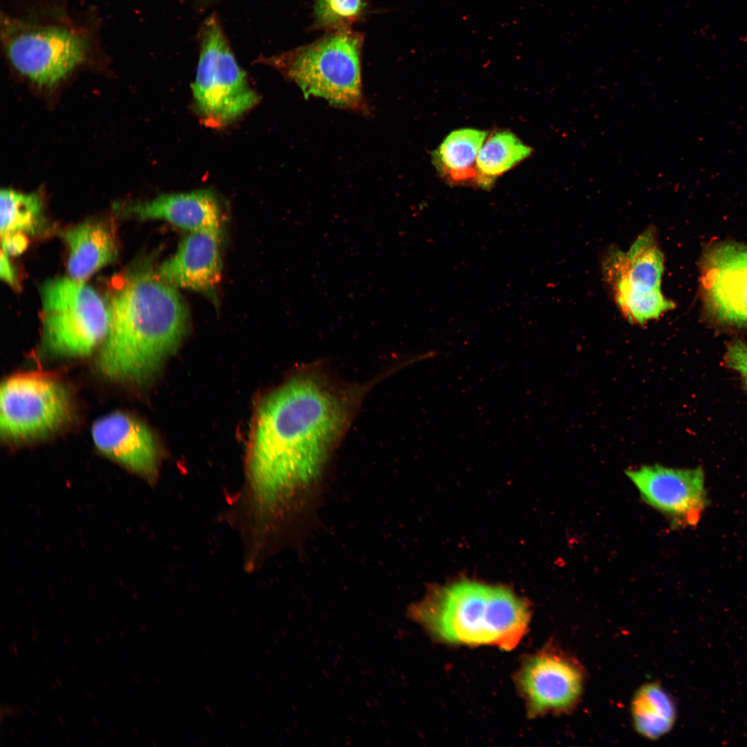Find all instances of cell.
I'll list each match as a JSON object with an SVG mask.
<instances>
[{
  "mask_svg": "<svg viewBox=\"0 0 747 747\" xmlns=\"http://www.w3.org/2000/svg\"><path fill=\"white\" fill-rule=\"evenodd\" d=\"M367 387L344 388L320 371L295 375L261 404L234 513L260 531L317 519L330 458Z\"/></svg>",
  "mask_w": 747,
  "mask_h": 747,
  "instance_id": "1",
  "label": "cell"
},
{
  "mask_svg": "<svg viewBox=\"0 0 747 747\" xmlns=\"http://www.w3.org/2000/svg\"><path fill=\"white\" fill-rule=\"evenodd\" d=\"M108 308L109 326L99 367L118 380L140 382L152 376L177 347L188 323L181 295L149 266L128 276Z\"/></svg>",
  "mask_w": 747,
  "mask_h": 747,
  "instance_id": "2",
  "label": "cell"
},
{
  "mask_svg": "<svg viewBox=\"0 0 747 747\" xmlns=\"http://www.w3.org/2000/svg\"><path fill=\"white\" fill-rule=\"evenodd\" d=\"M409 614L444 642L505 650L517 645L531 619L528 604L508 587L467 579L432 587Z\"/></svg>",
  "mask_w": 747,
  "mask_h": 747,
  "instance_id": "3",
  "label": "cell"
},
{
  "mask_svg": "<svg viewBox=\"0 0 747 747\" xmlns=\"http://www.w3.org/2000/svg\"><path fill=\"white\" fill-rule=\"evenodd\" d=\"M362 41L360 34L338 29L313 44L274 56L267 62L295 83L306 98L319 97L337 107L365 111Z\"/></svg>",
  "mask_w": 747,
  "mask_h": 747,
  "instance_id": "4",
  "label": "cell"
},
{
  "mask_svg": "<svg viewBox=\"0 0 747 747\" xmlns=\"http://www.w3.org/2000/svg\"><path fill=\"white\" fill-rule=\"evenodd\" d=\"M46 343L56 353H90L109 330V313L101 296L84 281L71 277L50 279L41 289Z\"/></svg>",
  "mask_w": 747,
  "mask_h": 747,
  "instance_id": "5",
  "label": "cell"
},
{
  "mask_svg": "<svg viewBox=\"0 0 747 747\" xmlns=\"http://www.w3.org/2000/svg\"><path fill=\"white\" fill-rule=\"evenodd\" d=\"M196 111L204 124L223 127L260 100L239 66L214 17L205 24L196 77L191 85Z\"/></svg>",
  "mask_w": 747,
  "mask_h": 747,
  "instance_id": "6",
  "label": "cell"
},
{
  "mask_svg": "<svg viewBox=\"0 0 747 747\" xmlns=\"http://www.w3.org/2000/svg\"><path fill=\"white\" fill-rule=\"evenodd\" d=\"M602 271L616 304L629 322L644 324L674 307L661 290L664 256L653 228L641 233L627 251L609 249Z\"/></svg>",
  "mask_w": 747,
  "mask_h": 747,
  "instance_id": "7",
  "label": "cell"
},
{
  "mask_svg": "<svg viewBox=\"0 0 747 747\" xmlns=\"http://www.w3.org/2000/svg\"><path fill=\"white\" fill-rule=\"evenodd\" d=\"M2 24L3 39L12 64L39 85H54L84 57L85 39L69 30L8 18Z\"/></svg>",
  "mask_w": 747,
  "mask_h": 747,
  "instance_id": "8",
  "label": "cell"
},
{
  "mask_svg": "<svg viewBox=\"0 0 747 747\" xmlns=\"http://www.w3.org/2000/svg\"><path fill=\"white\" fill-rule=\"evenodd\" d=\"M69 412L68 393L50 377L22 374L2 383L0 429L6 439L24 441L43 436L61 426Z\"/></svg>",
  "mask_w": 747,
  "mask_h": 747,
  "instance_id": "9",
  "label": "cell"
},
{
  "mask_svg": "<svg viewBox=\"0 0 747 747\" xmlns=\"http://www.w3.org/2000/svg\"><path fill=\"white\" fill-rule=\"evenodd\" d=\"M518 682L531 715L563 714L580 701L585 672L572 655L547 649L526 661Z\"/></svg>",
  "mask_w": 747,
  "mask_h": 747,
  "instance_id": "10",
  "label": "cell"
},
{
  "mask_svg": "<svg viewBox=\"0 0 747 747\" xmlns=\"http://www.w3.org/2000/svg\"><path fill=\"white\" fill-rule=\"evenodd\" d=\"M625 473L642 499L676 526H692L699 520L707 504L701 468L643 465Z\"/></svg>",
  "mask_w": 747,
  "mask_h": 747,
  "instance_id": "11",
  "label": "cell"
},
{
  "mask_svg": "<svg viewBox=\"0 0 747 747\" xmlns=\"http://www.w3.org/2000/svg\"><path fill=\"white\" fill-rule=\"evenodd\" d=\"M701 273L708 313L725 324L747 326V246L714 245L705 253Z\"/></svg>",
  "mask_w": 747,
  "mask_h": 747,
  "instance_id": "12",
  "label": "cell"
},
{
  "mask_svg": "<svg viewBox=\"0 0 747 747\" xmlns=\"http://www.w3.org/2000/svg\"><path fill=\"white\" fill-rule=\"evenodd\" d=\"M92 437L105 455L140 476L149 483L158 477L159 454L149 429L123 413H114L97 421Z\"/></svg>",
  "mask_w": 747,
  "mask_h": 747,
  "instance_id": "13",
  "label": "cell"
},
{
  "mask_svg": "<svg viewBox=\"0 0 747 747\" xmlns=\"http://www.w3.org/2000/svg\"><path fill=\"white\" fill-rule=\"evenodd\" d=\"M221 231L216 227L190 232L157 272L174 286L211 295L221 281Z\"/></svg>",
  "mask_w": 747,
  "mask_h": 747,
  "instance_id": "14",
  "label": "cell"
},
{
  "mask_svg": "<svg viewBox=\"0 0 747 747\" xmlns=\"http://www.w3.org/2000/svg\"><path fill=\"white\" fill-rule=\"evenodd\" d=\"M125 212L141 219H163L190 232L220 227L223 219L221 201L209 189L160 194L131 204Z\"/></svg>",
  "mask_w": 747,
  "mask_h": 747,
  "instance_id": "15",
  "label": "cell"
},
{
  "mask_svg": "<svg viewBox=\"0 0 747 747\" xmlns=\"http://www.w3.org/2000/svg\"><path fill=\"white\" fill-rule=\"evenodd\" d=\"M67 244L69 277L84 281L115 260L118 248L114 233L105 221L87 220L62 232Z\"/></svg>",
  "mask_w": 747,
  "mask_h": 747,
  "instance_id": "16",
  "label": "cell"
},
{
  "mask_svg": "<svg viewBox=\"0 0 747 747\" xmlns=\"http://www.w3.org/2000/svg\"><path fill=\"white\" fill-rule=\"evenodd\" d=\"M488 133L475 129L451 132L433 152V160L449 181L463 183L477 175V156Z\"/></svg>",
  "mask_w": 747,
  "mask_h": 747,
  "instance_id": "17",
  "label": "cell"
},
{
  "mask_svg": "<svg viewBox=\"0 0 747 747\" xmlns=\"http://www.w3.org/2000/svg\"><path fill=\"white\" fill-rule=\"evenodd\" d=\"M630 708L635 730L646 739H659L674 724V703L658 683L648 682L638 688L632 697Z\"/></svg>",
  "mask_w": 747,
  "mask_h": 747,
  "instance_id": "18",
  "label": "cell"
},
{
  "mask_svg": "<svg viewBox=\"0 0 747 747\" xmlns=\"http://www.w3.org/2000/svg\"><path fill=\"white\" fill-rule=\"evenodd\" d=\"M532 149L513 133L503 131L490 135L484 141L477 158L476 182L483 188L495 179L527 158Z\"/></svg>",
  "mask_w": 747,
  "mask_h": 747,
  "instance_id": "19",
  "label": "cell"
},
{
  "mask_svg": "<svg viewBox=\"0 0 747 747\" xmlns=\"http://www.w3.org/2000/svg\"><path fill=\"white\" fill-rule=\"evenodd\" d=\"M0 201L1 235L12 232L36 235L48 228L43 200L38 193L2 189Z\"/></svg>",
  "mask_w": 747,
  "mask_h": 747,
  "instance_id": "20",
  "label": "cell"
},
{
  "mask_svg": "<svg viewBox=\"0 0 747 747\" xmlns=\"http://www.w3.org/2000/svg\"><path fill=\"white\" fill-rule=\"evenodd\" d=\"M362 0H315V16L323 27L345 28L360 15Z\"/></svg>",
  "mask_w": 747,
  "mask_h": 747,
  "instance_id": "21",
  "label": "cell"
},
{
  "mask_svg": "<svg viewBox=\"0 0 747 747\" xmlns=\"http://www.w3.org/2000/svg\"><path fill=\"white\" fill-rule=\"evenodd\" d=\"M725 360L729 367L739 374L747 387V345L740 340L732 341L727 348Z\"/></svg>",
  "mask_w": 747,
  "mask_h": 747,
  "instance_id": "22",
  "label": "cell"
},
{
  "mask_svg": "<svg viewBox=\"0 0 747 747\" xmlns=\"http://www.w3.org/2000/svg\"><path fill=\"white\" fill-rule=\"evenodd\" d=\"M1 250L8 255H17L27 248L28 240L22 232H12L1 235Z\"/></svg>",
  "mask_w": 747,
  "mask_h": 747,
  "instance_id": "23",
  "label": "cell"
},
{
  "mask_svg": "<svg viewBox=\"0 0 747 747\" xmlns=\"http://www.w3.org/2000/svg\"><path fill=\"white\" fill-rule=\"evenodd\" d=\"M0 277L10 286L18 288L15 269L10 260L9 255L3 250H1Z\"/></svg>",
  "mask_w": 747,
  "mask_h": 747,
  "instance_id": "24",
  "label": "cell"
},
{
  "mask_svg": "<svg viewBox=\"0 0 747 747\" xmlns=\"http://www.w3.org/2000/svg\"><path fill=\"white\" fill-rule=\"evenodd\" d=\"M6 713H7V714H8V715H9V716H10V717H12V714H14V713H13V708H10V707H9V706H8V707H7V708H6Z\"/></svg>",
  "mask_w": 747,
  "mask_h": 747,
  "instance_id": "25",
  "label": "cell"
},
{
  "mask_svg": "<svg viewBox=\"0 0 747 747\" xmlns=\"http://www.w3.org/2000/svg\"><path fill=\"white\" fill-rule=\"evenodd\" d=\"M11 646H12V649H13V652L15 653V656H16L17 658H18V650H17V646H16V645H15L14 644H12V645Z\"/></svg>",
  "mask_w": 747,
  "mask_h": 747,
  "instance_id": "26",
  "label": "cell"
},
{
  "mask_svg": "<svg viewBox=\"0 0 747 747\" xmlns=\"http://www.w3.org/2000/svg\"><path fill=\"white\" fill-rule=\"evenodd\" d=\"M58 718H59V721H60V723H61L62 726L63 727H64V726H65V724H64V722L63 718H62V717H61L60 715H59V716H58Z\"/></svg>",
  "mask_w": 747,
  "mask_h": 747,
  "instance_id": "27",
  "label": "cell"
},
{
  "mask_svg": "<svg viewBox=\"0 0 747 747\" xmlns=\"http://www.w3.org/2000/svg\"><path fill=\"white\" fill-rule=\"evenodd\" d=\"M49 683H50V685H51V686H52V687H53V688L54 689H55V690H56V689L57 688V686H56V685H55V683H54L53 682H52L51 681H49Z\"/></svg>",
  "mask_w": 747,
  "mask_h": 747,
  "instance_id": "28",
  "label": "cell"
},
{
  "mask_svg": "<svg viewBox=\"0 0 747 747\" xmlns=\"http://www.w3.org/2000/svg\"><path fill=\"white\" fill-rule=\"evenodd\" d=\"M56 681L58 683L59 686H60V687L62 686V682H61V681H60V679L59 678H56Z\"/></svg>",
  "mask_w": 747,
  "mask_h": 747,
  "instance_id": "29",
  "label": "cell"
},
{
  "mask_svg": "<svg viewBox=\"0 0 747 747\" xmlns=\"http://www.w3.org/2000/svg\"><path fill=\"white\" fill-rule=\"evenodd\" d=\"M109 730H110V731H111V732L113 733V735H116V732L115 731V730H114V729H113V728H111V727H109Z\"/></svg>",
  "mask_w": 747,
  "mask_h": 747,
  "instance_id": "30",
  "label": "cell"
},
{
  "mask_svg": "<svg viewBox=\"0 0 747 747\" xmlns=\"http://www.w3.org/2000/svg\"><path fill=\"white\" fill-rule=\"evenodd\" d=\"M86 694H87V697H89V699H92V696H91V693H90V692H89V691H86Z\"/></svg>",
  "mask_w": 747,
  "mask_h": 747,
  "instance_id": "31",
  "label": "cell"
},
{
  "mask_svg": "<svg viewBox=\"0 0 747 747\" xmlns=\"http://www.w3.org/2000/svg\"><path fill=\"white\" fill-rule=\"evenodd\" d=\"M30 712H31L32 715H33V716L34 717H36V714H35V711H34V710H33V709H30Z\"/></svg>",
  "mask_w": 747,
  "mask_h": 747,
  "instance_id": "32",
  "label": "cell"
},
{
  "mask_svg": "<svg viewBox=\"0 0 747 747\" xmlns=\"http://www.w3.org/2000/svg\"><path fill=\"white\" fill-rule=\"evenodd\" d=\"M9 732H10V734H12V735H15V732H14V731H13V729H12V728H9Z\"/></svg>",
  "mask_w": 747,
  "mask_h": 747,
  "instance_id": "33",
  "label": "cell"
},
{
  "mask_svg": "<svg viewBox=\"0 0 747 747\" xmlns=\"http://www.w3.org/2000/svg\"><path fill=\"white\" fill-rule=\"evenodd\" d=\"M33 633L35 634V636H37V635H38V632H37V629H36L33 628Z\"/></svg>",
  "mask_w": 747,
  "mask_h": 747,
  "instance_id": "34",
  "label": "cell"
},
{
  "mask_svg": "<svg viewBox=\"0 0 747 747\" xmlns=\"http://www.w3.org/2000/svg\"><path fill=\"white\" fill-rule=\"evenodd\" d=\"M30 636H31V638H32V639H33V640L34 641H36V637H35V635H34V634H30Z\"/></svg>",
  "mask_w": 747,
  "mask_h": 747,
  "instance_id": "35",
  "label": "cell"
},
{
  "mask_svg": "<svg viewBox=\"0 0 747 747\" xmlns=\"http://www.w3.org/2000/svg\"><path fill=\"white\" fill-rule=\"evenodd\" d=\"M8 650H9V652H10V653H11V654H12V652H13V649H12V647H10L8 646Z\"/></svg>",
  "mask_w": 747,
  "mask_h": 747,
  "instance_id": "36",
  "label": "cell"
},
{
  "mask_svg": "<svg viewBox=\"0 0 747 747\" xmlns=\"http://www.w3.org/2000/svg\"><path fill=\"white\" fill-rule=\"evenodd\" d=\"M93 722L95 723V724L96 726H98V721L96 720V719H95V717H93Z\"/></svg>",
  "mask_w": 747,
  "mask_h": 747,
  "instance_id": "37",
  "label": "cell"
},
{
  "mask_svg": "<svg viewBox=\"0 0 747 747\" xmlns=\"http://www.w3.org/2000/svg\"><path fill=\"white\" fill-rule=\"evenodd\" d=\"M118 632H119V634H120V637L123 638V637H124V634H123V632H122V631L121 630H119V631H118Z\"/></svg>",
  "mask_w": 747,
  "mask_h": 747,
  "instance_id": "38",
  "label": "cell"
},
{
  "mask_svg": "<svg viewBox=\"0 0 747 747\" xmlns=\"http://www.w3.org/2000/svg\"><path fill=\"white\" fill-rule=\"evenodd\" d=\"M94 638H95V642H96V643H97V644H98V643H100V640H99V639L98 638V637H97L96 636H94Z\"/></svg>",
  "mask_w": 747,
  "mask_h": 747,
  "instance_id": "39",
  "label": "cell"
},
{
  "mask_svg": "<svg viewBox=\"0 0 747 747\" xmlns=\"http://www.w3.org/2000/svg\"><path fill=\"white\" fill-rule=\"evenodd\" d=\"M63 640H64V641L65 644H66V645H68V640H67V639L66 638V637H63Z\"/></svg>",
  "mask_w": 747,
  "mask_h": 747,
  "instance_id": "40",
  "label": "cell"
},
{
  "mask_svg": "<svg viewBox=\"0 0 747 747\" xmlns=\"http://www.w3.org/2000/svg\"><path fill=\"white\" fill-rule=\"evenodd\" d=\"M26 729L28 730V731L29 732V733H32V731H31V730L30 729V728H29V727H28V726H26Z\"/></svg>",
  "mask_w": 747,
  "mask_h": 747,
  "instance_id": "41",
  "label": "cell"
},
{
  "mask_svg": "<svg viewBox=\"0 0 747 747\" xmlns=\"http://www.w3.org/2000/svg\"><path fill=\"white\" fill-rule=\"evenodd\" d=\"M64 737H65V739L67 741V742L70 743V740L68 739V738L66 736H65Z\"/></svg>",
  "mask_w": 747,
  "mask_h": 747,
  "instance_id": "42",
  "label": "cell"
},
{
  "mask_svg": "<svg viewBox=\"0 0 747 747\" xmlns=\"http://www.w3.org/2000/svg\"><path fill=\"white\" fill-rule=\"evenodd\" d=\"M72 667L73 668V671L77 673L76 668L74 667V665H72Z\"/></svg>",
  "mask_w": 747,
  "mask_h": 747,
  "instance_id": "43",
  "label": "cell"
},
{
  "mask_svg": "<svg viewBox=\"0 0 747 747\" xmlns=\"http://www.w3.org/2000/svg\"><path fill=\"white\" fill-rule=\"evenodd\" d=\"M15 629L17 631V632L19 633V628H18V627L17 625H15Z\"/></svg>",
  "mask_w": 747,
  "mask_h": 747,
  "instance_id": "44",
  "label": "cell"
},
{
  "mask_svg": "<svg viewBox=\"0 0 747 747\" xmlns=\"http://www.w3.org/2000/svg\"><path fill=\"white\" fill-rule=\"evenodd\" d=\"M35 676H36V677H37V679H39V674H38L37 673H36V672H35Z\"/></svg>",
  "mask_w": 747,
  "mask_h": 747,
  "instance_id": "45",
  "label": "cell"
},
{
  "mask_svg": "<svg viewBox=\"0 0 747 747\" xmlns=\"http://www.w3.org/2000/svg\"><path fill=\"white\" fill-rule=\"evenodd\" d=\"M25 741L28 746H30V744H29L28 741L26 739H25Z\"/></svg>",
  "mask_w": 747,
  "mask_h": 747,
  "instance_id": "46",
  "label": "cell"
},
{
  "mask_svg": "<svg viewBox=\"0 0 747 747\" xmlns=\"http://www.w3.org/2000/svg\"><path fill=\"white\" fill-rule=\"evenodd\" d=\"M107 638H108V639H109V640H111V638H110V637H109V636L108 634H107Z\"/></svg>",
  "mask_w": 747,
  "mask_h": 747,
  "instance_id": "47",
  "label": "cell"
},
{
  "mask_svg": "<svg viewBox=\"0 0 747 747\" xmlns=\"http://www.w3.org/2000/svg\"><path fill=\"white\" fill-rule=\"evenodd\" d=\"M53 723L54 726H56L57 723H56V722H55L54 720L53 721Z\"/></svg>",
  "mask_w": 747,
  "mask_h": 747,
  "instance_id": "48",
  "label": "cell"
},
{
  "mask_svg": "<svg viewBox=\"0 0 747 747\" xmlns=\"http://www.w3.org/2000/svg\"><path fill=\"white\" fill-rule=\"evenodd\" d=\"M103 683H104V685H105V687H107V683H104V681H103Z\"/></svg>",
  "mask_w": 747,
  "mask_h": 747,
  "instance_id": "49",
  "label": "cell"
}]
</instances>
